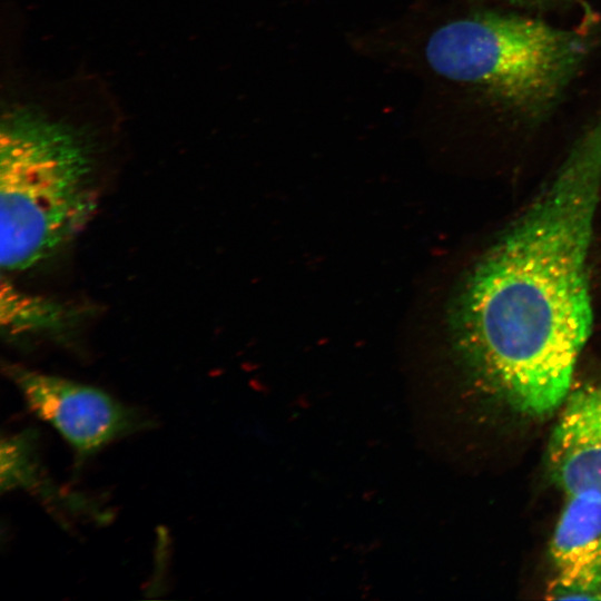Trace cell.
Returning <instances> with one entry per match:
<instances>
[{"instance_id": "cell-8", "label": "cell", "mask_w": 601, "mask_h": 601, "mask_svg": "<svg viewBox=\"0 0 601 601\" xmlns=\"http://www.w3.org/2000/svg\"><path fill=\"white\" fill-rule=\"evenodd\" d=\"M508 1L526 3V2H542L545 0H508Z\"/></svg>"}, {"instance_id": "cell-6", "label": "cell", "mask_w": 601, "mask_h": 601, "mask_svg": "<svg viewBox=\"0 0 601 601\" xmlns=\"http://www.w3.org/2000/svg\"><path fill=\"white\" fill-rule=\"evenodd\" d=\"M552 430L546 465L566 495L601 492V384L568 394Z\"/></svg>"}, {"instance_id": "cell-2", "label": "cell", "mask_w": 601, "mask_h": 601, "mask_svg": "<svg viewBox=\"0 0 601 601\" xmlns=\"http://www.w3.org/2000/svg\"><path fill=\"white\" fill-rule=\"evenodd\" d=\"M0 120V264L20 272L52 256L98 204L99 129L107 97L80 81H9Z\"/></svg>"}, {"instance_id": "cell-7", "label": "cell", "mask_w": 601, "mask_h": 601, "mask_svg": "<svg viewBox=\"0 0 601 601\" xmlns=\"http://www.w3.org/2000/svg\"><path fill=\"white\" fill-rule=\"evenodd\" d=\"M0 317L11 335L60 334L69 329L76 316L71 308L48 297L32 295L1 279Z\"/></svg>"}, {"instance_id": "cell-3", "label": "cell", "mask_w": 601, "mask_h": 601, "mask_svg": "<svg viewBox=\"0 0 601 601\" xmlns=\"http://www.w3.org/2000/svg\"><path fill=\"white\" fill-rule=\"evenodd\" d=\"M585 52L587 42L577 31L490 13L443 24L425 46L426 60L439 75L531 114L556 99Z\"/></svg>"}, {"instance_id": "cell-1", "label": "cell", "mask_w": 601, "mask_h": 601, "mask_svg": "<svg viewBox=\"0 0 601 601\" xmlns=\"http://www.w3.org/2000/svg\"><path fill=\"white\" fill-rule=\"evenodd\" d=\"M600 195L601 117L477 262L452 307L472 368L522 414H549L570 393L592 327L588 259Z\"/></svg>"}, {"instance_id": "cell-5", "label": "cell", "mask_w": 601, "mask_h": 601, "mask_svg": "<svg viewBox=\"0 0 601 601\" xmlns=\"http://www.w3.org/2000/svg\"><path fill=\"white\" fill-rule=\"evenodd\" d=\"M566 496L550 545L556 573L546 598L601 600V492Z\"/></svg>"}, {"instance_id": "cell-4", "label": "cell", "mask_w": 601, "mask_h": 601, "mask_svg": "<svg viewBox=\"0 0 601 601\" xmlns=\"http://www.w3.org/2000/svg\"><path fill=\"white\" fill-rule=\"evenodd\" d=\"M4 372L29 410L63 437L79 462L149 425L135 410L93 386L17 364L7 365Z\"/></svg>"}]
</instances>
